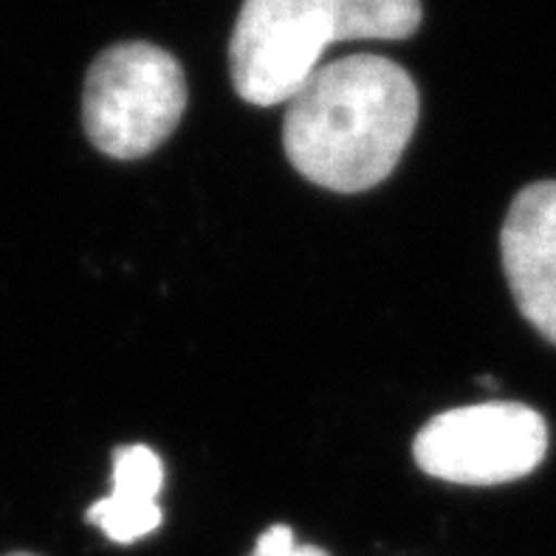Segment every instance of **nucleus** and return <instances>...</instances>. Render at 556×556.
Masks as SVG:
<instances>
[{
    "label": "nucleus",
    "instance_id": "7ed1b4c3",
    "mask_svg": "<svg viewBox=\"0 0 556 556\" xmlns=\"http://www.w3.org/2000/svg\"><path fill=\"white\" fill-rule=\"evenodd\" d=\"M187 108L184 68L153 42H116L93 60L83 91L85 134L111 159L153 153Z\"/></svg>",
    "mask_w": 556,
    "mask_h": 556
},
{
    "label": "nucleus",
    "instance_id": "6e6552de",
    "mask_svg": "<svg viewBox=\"0 0 556 556\" xmlns=\"http://www.w3.org/2000/svg\"><path fill=\"white\" fill-rule=\"evenodd\" d=\"M3 556H37V554H28V551H12V554H3Z\"/></svg>",
    "mask_w": 556,
    "mask_h": 556
},
{
    "label": "nucleus",
    "instance_id": "39448f33",
    "mask_svg": "<svg viewBox=\"0 0 556 556\" xmlns=\"http://www.w3.org/2000/svg\"><path fill=\"white\" fill-rule=\"evenodd\" d=\"M501 254L520 314L556 345V181L517 192L503 220Z\"/></svg>",
    "mask_w": 556,
    "mask_h": 556
},
{
    "label": "nucleus",
    "instance_id": "423d86ee",
    "mask_svg": "<svg viewBox=\"0 0 556 556\" xmlns=\"http://www.w3.org/2000/svg\"><path fill=\"white\" fill-rule=\"evenodd\" d=\"M164 486V464L150 446L127 444L113 452V489L85 511L116 545H134L162 526L159 494Z\"/></svg>",
    "mask_w": 556,
    "mask_h": 556
},
{
    "label": "nucleus",
    "instance_id": "0eeeda50",
    "mask_svg": "<svg viewBox=\"0 0 556 556\" xmlns=\"http://www.w3.org/2000/svg\"><path fill=\"white\" fill-rule=\"evenodd\" d=\"M249 556H328L314 545H296L294 531L289 526H271L257 536V545Z\"/></svg>",
    "mask_w": 556,
    "mask_h": 556
},
{
    "label": "nucleus",
    "instance_id": "f03ea898",
    "mask_svg": "<svg viewBox=\"0 0 556 556\" xmlns=\"http://www.w3.org/2000/svg\"><path fill=\"white\" fill-rule=\"evenodd\" d=\"M421 0H243L229 40L238 97L289 102L333 42L404 40L421 26Z\"/></svg>",
    "mask_w": 556,
    "mask_h": 556
},
{
    "label": "nucleus",
    "instance_id": "f257e3e1",
    "mask_svg": "<svg viewBox=\"0 0 556 556\" xmlns=\"http://www.w3.org/2000/svg\"><path fill=\"white\" fill-rule=\"evenodd\" d=\"M418 108V88L402 65L376 54L342 56L289 99L286 155L325 190L365 192L402 162Z\"/></svg>",
    "mask_w": 556,
    "mask_h": 556
},
{
    "label": "nucleus",
    "instance_id": "20e7f679",
    "mask_svg": "<svg viewBox=\"0 0 556 556\" xmlns=\"http://www.w3.org/2000/svg\"><path fill=\"white\" fill-rule=\"evenodd\" d=\"M548 450V427L536 409L486 402L450 409L418 432L413 455L430 478L494 486L531 475Z\"/></svg>",
    "mask_w": 556,
    "mask_h": 556
}]
</instances>
